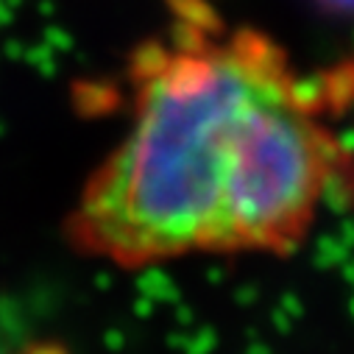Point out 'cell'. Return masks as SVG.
Returning <instances> with one entry per match:
<instances>
[{"instance_id": "6da1fadb", "label": "cell", "mask_w": 354, "mask_h": 354, "mask_svg": "<svg viewBox=\"0 0 354 354\" xmlns=\"http://www.w3.org/2000/svg\"><path fill=\"white\" fill-rule=\"evenodd\" d=\"M332 90L262 28L170 0L129 59V123L86 176L64 232L118 268L290 254L346 165Z\"/></svg>"}, {"instance_id": "7a4b0ae2", "label": "cell", "mask_w": 354, "mask_h": 354, "mask_svg": "<svg viewBox=\"0 0 354 354\" xmlns=\"http://www.w3.org/2000/svg\"><path fill=\"white\" fill-rule=\"evenodd\" d=\"M28 354H59L56 348H45V346H39V348H31Z\"/></svg>"}]
</instances>
